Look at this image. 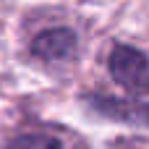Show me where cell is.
Wrapping results in <instances>:
<instances>
[{"label":"cell","mask_w":149,"mask_h":149,"mask_svg":"<svg viewBox=\"0 0 149 149\" xmlns=\"http://www.w3.org/2000/svg\"><path fill=\"white\" fill-rule=\"evenodd\" d=\"M76 50V37L71 29H50V31H42L34 45H31V52L42 60H50V63H58V60H65L71 58Z\"/></svg>","instance_id":"7a4b0ae2"},{"label":"cell","mask_w":149,"mask_h":149,"mask_svg":"<svg viewBox=\"0 0 149 149\" xmlns=\"http://www.w3.org/2000/svg\"><path fill=\"white\" fill-rule=\"evenodd\" d=\"M113 79L131 94H149V60L136 47H115L110 55Z\"/></svg>","instance_id":"6da1fadb"},{"label":"cell","mask_w":149,"mask_h":149,"mask_svg":"<svg viewBox=\"0 0 149 149\" xmlns=\"http://www.w3.org/2000/svg\"><path fill=\"white\" fill-rule=\"evenodd\" d=\"M92 102L110 118H120V120H128V123H149V107L126 105V102H118V100H92Z\"/></svg>","instance_id":"3957f363"}]
</instances>
